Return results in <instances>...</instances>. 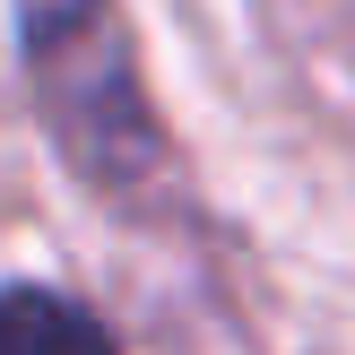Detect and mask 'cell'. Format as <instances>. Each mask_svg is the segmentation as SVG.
I'll list each match as a JSON object with an SVG mask.
<instances>
[{"label": "cell", "instance_id": "cell-1", "mask_svg": "<svg viewBox=\"0 0 355 355\" xmlns=\"http://www.w3.org/2000/svg\"><path fill=\"white\" fill-rule=\"evenodd\" d=\"M26 69L52 139L87 182H139L156 165V121L113 0H26Z\"/></svg>", "mask_w": 355, "mask_h": 355}, {"label": "cell", "instance_id": "cell-2", "mask_svg": "<svg viewBox=\"0 0 355 355\" xmlns=\"http://www.w3.org/2000/svg\"><path fill=\"white\" fill-rule=\"evenodd\" d=\"M0 355H121L87 304L44 286H0Z\"/></svg>", "mask_w": 355, "mask_h": 355}]
</instances>
